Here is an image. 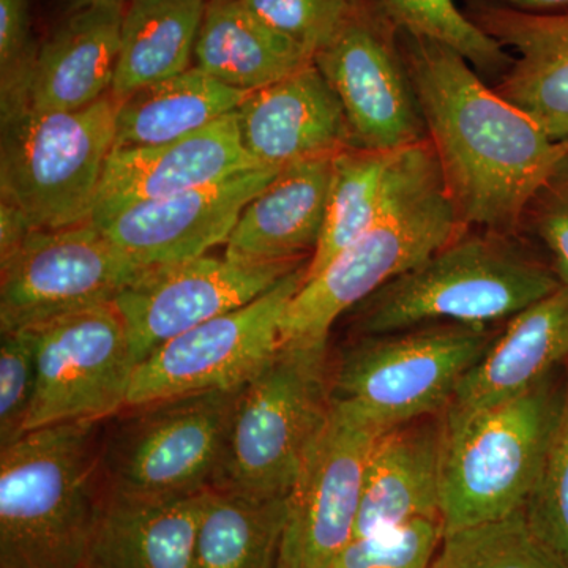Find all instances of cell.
Listing matches in <instances>:
<instances>
[{
  "mask_svg": "<svg viewBox=\"0 0 568 568\" xmlns=\"http://www.w3.org/2000/svg\"><path fill=\"white\" fill-rule=\"evenodd\" d=\"M405 62L459 222L510 233L568 144L487 88L450 48L406 36Z\"/></svg>",
  "mask_w": 568,
  "mask_h": 568,
  "instance_id": "obj_1",
  "label": "cell"
},
{
  "mask_svg": "<svg viewBox=\"0 0 568 568\" xmlns=\"http://www.w3.org/2000/svg\"><path fill=\"white\" fill-rule=\"evenodd\" d=\"M463 230L432 141L399 149L376 222L320 275L302 284L284 312L280 345L328 342L339 316Z\"/></svg>",
  "mask_w": 568,
  "mask_h": 568,
  "instance_id": "obj_2",
  "label": "cell"
},
{
  "mask_svg": "<svg viewBox=\"0 0 568 568\" xmlns=\"http://www.w3.org/2000/svg\"><path fill=\"white\" fill-rule=\"evenodd\" d=\"M100 422L44 426L0 452V568H84L106 484Z\"/></svg>",
  "mask_w": 568,
  "mask_h": 568,
  "instance_id": "obj_3",
  "label": "cell"
},
{
  "mask_svg": "<svg viewBox=\"0 0 568 568\" xmlns=\"http://www.w3.org/2000/svg\"><path fill=\"white\" fill-rule=\"evenodd\" d=\"M332 406L328 342L280 345L239 390L211 488L256 499L290 495Z\"/></svg>",
  "mask_w": 568,
  "mask_h": 568,
  "instance_id": "obj_4",
  "label": "cell"
},
{
  "mask_svg": "<svg viewBox=\"0 0 568 568\" xmlns=\"http://www.w3.org/2000/svg\"><path fill=\"white\" fill-rule=\"evenodd\" d=\"M562 284L497 233H462L353 310V332L395 334L426 324L485 325L514 317Z\"/></svg>",
  "mask_w": 568,
  "mask_h": 568,
  "instance_id": "obj_5",
  "label": "cell"
},
{
  "mask_svg": "<svg viewBox=\"0 0 568 568\" xmlns=\"http://www.w3.org/2000/svg\"><path fill=\"white\" fill-rule=\"evenodd\" d=\"M566 381L556 372L525 394L466 416H444V534L523 510L544 469Z\"/></svg>",
  "mask_w": 568,
  "mask_h": 568,
  "instance_id": "obj_6",
  "label": "cell"
},
{
  "mask_svg": "<svg viewBox=\"0 0 568 568\" xmlns=\"http://www.w3.org/2000/svg\"><path fill=\"white\" fill-rule=\"evenodd\" d=\"M118 108L108 93L77 111L24 106L0 114V200L21 209L36 230L91 222Z\"/></svg>",
  "mask_w": 568,
  "mask_h": 568,
  "instance_id": "obj_7",
  "label": "cell"
},
{
  "mask_svg": "<svg viewBox=\"0 0 568 568\" xmlns=\"http://www.w3.org/2000/svg\"><path fill=\"white\" fill-rule=\"evenodd\" d=\"M495 338L485 325L455 323L361 336L334 366V398L383 432L436 416Z\"/></svg>",
  "mask_w": 568,
  "mask_h": 568,
  "instance_id": "obj_8",
  "label": "cell"
},
{
  "mask_svg": "<svg viewBox=\"0 0 568 568\" xmlns=\"http://www.w3.org/2000/svg\"><path fill=\"white\" fill-rule=\"evenodd\" d=\"M239 390L126 407L132 413L102 444L108 491L170 499L211 489Z\"/></svg>",
  "mask_w": 568,
  "mask_h": 568,
  "instance_id": "obj_9",
  "label": "cell"
},
{
  "mask_svg": "<svg viewBox=\"0 0 568 568\" xmlns=\"http://www.w3.org/2000/svg\"><path fill=\"white\" fill-rule=\"evenodd\" d=\"M306 267L294 268L250 304L153 351L134 372L126 407L244 387L278 351L284 312L304 284Z\"/></svg>",
  "mask_w": 568,
  "mask_h": 568,
  "instance_id": "obj_10",
  "label": "cell"
},
{
  "mask_svg": "<svg viewBox=\"0 0 568 568\" xmlns=\"http://www.w3.org/2000/svg\"><path fill=\"white\" fill-rule=\"evenodd\" d=\"M37 387L26 433L100 422L126 407L138 361L114 304H100L36 325Z\"/></svg>",
  "mask_w": 568,
  "mask_h": 568,
  "instance_id": "obj_11",
  "label": "cell"
},
{
  "mask_svg": "<svg viewBox=\"0 0 568 568\" xmlns=\"http://www.w3.org/2000/svg\"><path fill=\"white\" fill-rule=\"evenodd\" d=\"M151 268L122 253L91 222L33 230L17 252L0 261V328L21 331L111 304Z\"/></svg>",
  "mask_w": 568,
  "mask_h": 568,
  "instance_id": "obj_12",
  "label": "cell"
},
{
  "mask_svg": "<svg viewBox=\"0 0 568 568\" xmlns=\"http://www.w3.org/2000/svg\"><path fill=\"white\" fill-rule=\"evenodd\" d=\"M381 433L357 407L334 398L287 495L276 568H327L353 540L366 465Z\"/></svg>",
  "mask_w": 568,
  "mask_h": 568,
  "instance_id": "obj_13",
  "label": "cell"
},
{
  "mask_svg": "<svg viewBox=\"0 0 568 568\" xmlns=\"http://www.w3.org/2000/svg\"><path fill=\"white\" fill-rule=\"evenodd\" d=\"M390 20L351 7L334 39L315 54L317 69L345 110L354 148L395 152L428 140Z\"/></svg>",
  "mask_w": 568,
  "mask_h": 568,
  "instance_id": "obj_14",
  "label": "cell"
},
{
  "mask_svg": "<svg viewBox=\"0 0 568 568\" xmlns=\"http://www.w3.org/2000/svg\"><path fill=\"white\" fill-rule=\"evenodd\" d=\"M306 260L254 264L224 256L194 257L152 267L114 298L138 365L175 336L241 308Z\"/></svg>",
  "mask_w": 568,
  "mask_h": 568,
  "instance_id": "obj_15",
  "label": "cell"
},
{
  "mask_svg": "<svg viewBox=\"0 0 568 568\" xmlns=\"http://www.w3.org/2000/svg\"><path fill=\"white\" fill-rule=\"evenodd\" d=\"M282 170L253 168L174 196L129 205L92 224L144 267L183 263L226 245L246 205Z\"/></svg>",
  "mask_w": 568,
  "mask_h": 568,
  "instance_id": "obj_16",
  "label": "cell"
},
{
  "mask_svg": "<svg viewBox=\"0 0 568 568\" xmlns=\"http://www.w3.org/2000/svg\"><path fill=\"white\" fill-rule=\"evenodd\" d=\"M253 168L261 166L242 144L235 112L179 140L112 151L91 223L129 205L174 196Z\"/></svg>",
  "mask_w": 568,
  "mask_h": 568,
  "instance_id": "obj_17",
  "label": "cell"
},
{
  "mask_svg": "<svg viewBox=\"0 0 568 568\" xmlns=\"http://www.w3.org/2000/svg\"><path fill=\"white\" fill-rule=\"evenodd\" d=\"M235 118L246 153L261 168H284L354 148L345 110L315 61L250 92Z\"/></svg>",
  "mask_w": 568,
  "mask_h": 568,
  "instance_id": "obj_18",
  "label": "cell"
},
{
  "mask_svg": "<svg viewBox=\"0 0 568 568\" xmlns=\"http://www.w3.org/2000/svg\"><path fill=\"white\" fill-rule=\"evenodd\" d=\"M443 450L444 417L418 418L381 433L366 465L354 537L440 519Z\"/></svg>",
  "mask_w": 568,
  "mask_h": 568,
  "instance_id": "obj_19",
  "label": "cell"
},
{
  "mask_svg": "<svg viewBox=\"0 0 568 568\" xmlns=\"http://www.w3.org/2000/svg\"><path fill=\"white\" fill-rule=\"evenodd\" d=\"M568 357V284L511 317L463 377L444 416L459 417L525 394Z\"/></svg>",
  "mask_w": 568,
  "mask_h": 568,
  "instance_id": "obj_20",
  "label": "cell"
},
{
  "mask_svg": "<svg viewBox=\"0 0 568 568\" xmlns=\"http://www.w3.org/2000/svg\"><path fill=\"white\" fill-rule=\"evenodd\" d=\"M335 155L284 166L246 205L224 256L254 264L312 257L323 233Z\"/></svg>",
  "mask_w": 568,
  "mask_h": 568,
  "instance_id": "obj_21",
  "label": "cell"
},
{
  "mask_svg": "<svg viewBox=\"0 0 568 568\" xmlns=\"http://www.w3.org/2000/svg\"><path fill=\"white\" fill-rule=\"evenodd\" d=\"M477 24L517 52L497 95L528 114L552 141L568 144V13L485 7Z\"/></svg>",
  "mask_w": 568,
  "mask_h": 568,
  "instance_id": "obj_22",
  "label": "cell"
},
{
  "mask_svg": "<svg viewBox=\"0 0 568 568\" xmlns=\"http://www.w3.org/2000/svg\"><path fill=\"white\" fill-rule=\"evenodd\" d=\"M125 3L73 10L48 37L37 52L29 106L77 111L111 93Z\"/></svg>",
  "mask_w": 568,
  "mask_h": 568,
  "instance_id": "obj_23",
  "label": "cell"
},
{
  "mask_svg": "<svg viewBox=\"0 0 568 568\" xmlns=\"http://www.w3.org/2000/svg\"><path fill=\"white\" fill-rule=\"evenodd\" d=\"M204 493L151 499L106 489L84 568H193Z\"/></svg>",
  "mask_w": 568,
  "mask_h": 568,
  "instance_id": "obj_24",
  "label": "cell"
},
{
  "mask_svg": "<svg viewBox=\"0 0 568 568\" xmlns=\"http://www.w3.org/2000/svg\"><path fill=\"white\" fill-rule=\"evenodd\" d=\"M194 61L215 80L254 92L315 61V55L257 18L242 0H207Z\"/></svg>",
  "mask_w": 568,
  "mask_h": 568,
  "instance_id": "obj_25",
  "label": "cell"
},
{
  "mask_svg": "<svg viewBox=\"0 0 568 568\" xmlns=\"http://www.w3.org/2000/svg\"><path fill=\"white\" fill-rule=\"evenodd\" d=\"M250 92L196 65L119 100L114 151L164 144L233 114Z\"/></svg>",
  "mask_w": 568,
  "mask_h": 568,
  "instance_id": "obj_26",
  "label": "cell"
},
{
  "mask_svg": "<svg viewBox=\"0 0 568 568\" xmlns=\"http://www.w3.org/2000/svg\"><path fill=\"white\" fill-rule=\"evenodd\" d=\"M207 0H126L118 69V100L190 69Z\"/></svg>",
  "mask_w": 568,
  "mask_h": 568,
  "instance_id": "obj_27",
  "label": "cell"
},
{
  "mask_svg": "<svg viewBox=\"0 0 568 568\" xmlns=\"http://www.w3.org/2000/svg\"><path fill=\"white\" fill-rule=\"evenodd\" d=\"M286 499L207 489L194 540L193 568H276Z\"/></svg>",
  "mask_w": 568,
  "mask_h": 568,
  "instance_id": "obj_28",
  "label": "cell"
},
{
  "mask_svg": "<svg viewBox=\"0 0 568 568\" xmlns=\"http://www.w3.org/2000/svg\"><path fill=\"white\" fill-rule=\"evenodd\" d=\"M395 153L357 148L336 153L323 233L304 283L320 275L376 222L386 200Z\"/></svg>",
  "mask_w": 568,
  "mask_h": 568,
  "instance_id": "obj_29",
  "label": "cell"
},
{
  "mask_svg": "<svg viewBox=\"0 0 568 568\" xmlns=\"http://www.w3.org/2000/svg\"><path fill=\"white\" fill-rule=\"evenodd\" d=\"M432 568H568L530 528L523 510L444 534Z\"/></svg>",
  "mask_w": 568,
  "mask_h": 568,
  "instance_id": "obj_30",
  "label": "cell"
},
{
  "mask_svg": "<svg viewBox=\"0 0 568 568\" xmlns=\"http://www.w3.org/2000/svg\"><path fill=\"white\" fill-rule=\"evenodd\" d=\"M381 10L406 36L450 48L477 69L508 63L503 44L466 18L455 0H381Z\"/></svg>",
  "mask_w": 568,
  "mask_h": 568,
  "instance_id": "obj_31",
  "label": "cell"
},
{
  "mask_svg": "<svg viewBox=\"0 0 568 568\" xmlns=\"http://www.w3.org/2000/svg\"><path fill=\"white\" fill-rule=\"evenodd\" d=\"M525 515L537 537L568 564V376L558 425Z\"/></svg>",
  "mask_w": 568,
  "mask_h": 568,
  "instance_id": "obj_32",
  "label": "cell"
},
{
  "mask_svg": "<svg viewBox=\"0 0 568 568\" xmlns=\"http://www.w3.org/2000/svg\"><path fill=\"white\" fill-rule=\"evenodd\" d=\"M440 519L354 537L327 568H432L443 541Z\"/></svg>",
  "mask_w": 568,
  "mask_h": 568,
  "instance_id": "obj_33",
  "label": "cell"
},
{
  "mask_svg": "<svg viewBox=\"0 0 568 568\" xmlns=\"http://www.w3.org/2000/svg\"><path fill=\"white\" fill-rule=\"evenodd\" d=\"M37 387V335L33 328L2 332L0 343V447L24 435Z\"/></svg>",
  "mask_w": 568,
  "mask_h": 568,
  "instance_id": "obj_34",
  "label": "cell"
},
{
  "mask_svg": "<svg viewBox=\"0 0 568 568\" xmlns=\"http://www.w3.org/2000/svg\"><path fill=\"white\" fill-rule=\"evenodd\" d=\"M37 52L31 0H0V114L29 106Z\"/></svg>",
  "mask_w": 568,
  "mask_h": 568,
  "instance_id": "obj_35",
  "label": "cell"
},
{
  "mask_svg": "<svg viewBox=\"0 0 568 568\" xmlns=\"http://www.w3.org/2000/svg\"><path fill=\"white\" fill-rule=\"evenodd\" d=\"M275 31L313 55L334 39L351 11L349 0H242Z\"/></svg>",
  "mask_w": 568,
  "mask_h": 568,
  "instance_id": "obj_36",
  "label": "cell"
},
{
  "mask_svg": "<svg viewBox=\"0 0 568 568\" xmlns=\"http://www.w3.org/2000/svg\"><path fill=\"white\" fill-rule=\"evenodd\" d=\"M526 215L551 253L560 282L568 284V153L538 190Z\"/></svg>",
  "mask_w": 568,
  "mask_h": 568,
  "instance_id": "obj_37",
  "label": "cell"
},
{
  "mask_svg": "<svg viewBox=\"0 0 568 568\" xmlns=\"http://www.w3.org/2000/svg\"><path fill=\"white\" fill-rule=\"evenodd\" d=\"M33 230L36 227L21 209L0 200V261L17 252Z\"/></svg>",
  "mask_w": 568,
  "mask_h": 568,
  "instance_id": "obj_38",
  "label": "cell"
},
{
  "mask_svg": "<svg viewBox=\"0 0 568 568\" xmlns=\"http://www.w3.org/2000/svg\"><path fill=\"white\" fill-rule=\"evenodd\" d=\"M523 9H548V7L567 6L568 0H507Z\"/></svg>",
  "mask_w": 568,
  "mask_h": 568,
  "instance_id": "obj_39",
  "label": "cell"
},
{
  "mask_svg": "<svg viewBox=\"0 0 568 568\" xmlns=\"http://www.w3.org/2000/svg\"><path fill=\"white\" fill-rule=\"evenodd\" d=\"M126 0H70L71 10L84 9V7L103 6V3H125Z\"/></svg>",
  "mask_w": 568,
  "mask_h": 568,
  "instance_id": "obj_40",
  "label": "cell"
}]
</instances>
